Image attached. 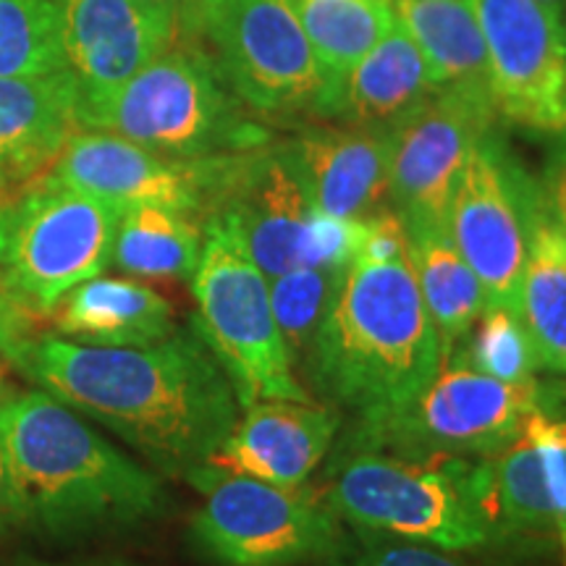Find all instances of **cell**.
<instances>
[{
  "label": "cell",
  "instance_id": "21",
  "mask_svg": "<svg viewBox=\"0 0 566 566\" xmlns=\"http://www.w3.org/2000/svg\"><path fill=\"white\" fill-rule=\"evenodd\" d=\"M478 509L488 535L493 537H546L556 543L554 509L541 454L527 430L499 454L478 459L472 467Z\"/></svg>",
  "mask_w": 566,
  "mask_h": 566
},
{
  "label": "cell",
  "instance_id": "39",
  "mask_svg": "<svg viewBox=\"0 0 566 566\" xmlns=\"http://www.w3.org/2000/svg\"><path fill=\"white\" fill-rule=\"evenodd\" d=\"M13 394H17V388H13L11 380L6 378V359H3V363H0V407H3Z\"/></svg>",
  "mask_w": 566,
  "mask_h": 566
},
{
  "label": "cell",
  "instance_id": "17",
  "mask_svg": "<svg viewBox=\"0 0 566 566\" xmlns=\"http://www.w3.org/2000/svg\"><path fill=\"white\" fill-rule=\"evenodd\" d=\"M338 415L315 401H260L244 409L205 467L273 485H304L328 454Z\"/></svg>",
  "mask_w": 566,
  "mask_h": 566
},
{
  "label": "cell",
  "instance_id": "13",
  "mask_svg": "<svg viewBox=\"0 0 566 566\" xmlns=\"http://www.w3.org/2000/svg\"><path fill=\"white\" fill-rule=\"evenodd\" d=\"M488 51L495 116L566 139V30L537 0H470Z\"/></svg>",
  "mask_w": 566,
  "mask_h": 566
},
{
  "label": "cell",
  "instance_id": "1",
  "mask_svg": "<svg viewBox=\"0 0 566 566\" xmlns=\"http://www.w3.org/2000/svg\"><path fill=\"white\" fill-rule=\"evenodd\" d=\"M3 359L171 475L187 478L205 467L242 409L195 325L147 346L21 334L6 346Z\"/></svg>",
  "mask_w": 566,
  "mask_h": 566
},
{
  "label": "cell",
  "instance_id": "19",
  "mask_svg": "<svg viewBox=\"0 0 566 566\" xmlns=\"http://www.w3.org/2000/svg\"><path fill=\"white\" fill-rule=\"evenodd\" d=\"M80 126V87L69 69L0 76V174L27 181L51 168Z\"/></svg>",
  "mask_w": 566,
  "mask_h": 566
},
{
  "label": "cell",
  "instance_id": "24",
  "mask_svg": "<svg viewBox=\"0 0 566 566\" xmlns=\"http://www.w3.org/2000/svg\"><path fill=\"white\" fill-rule=\"evenodd\" d=\"M409 263L441 342V359L457 349L485 313L488 296L475 271L451 242L449 229L415 226L409 229Z\"/></svg>",
  "mask_w": 566,
  "mask_h": 566
},
{
  "label": "cell",
  "instance_id": "31",
  "mask_svg": "<svg viewBox=\"0 0 566 566\" xmlns=\"http://www.w3.org/2000/svg\"><path fill=\"white\" fill-rule=\"evenodd\" d=\"M525 430L535 441L543 472H546L551 509H554L556 546L562 554V564L566 566V409L551 407L543 399V405L530 412Z\"/></svg>",
  "mask_w": 566,
  "mask_h": 566
},
{
  "label": "cell",
  "instance_id": "8",
  "mask_svg": "<svg viewBox=\"0 0 566 566\" xmlns=\"http://www.w3.org/2000/svg\"><path fill=\"white\" fill-rule=\"evenodd\" d=\"M205 493L192 516L195 546L221 566H294L338 548V514L325 493L200 467Z\"/></svg>",
  "mask_w": 566,
  "mask_h": 566
},
{
  "label": "cell",
  "instance_id": "12",
  "mask_svg": "<svg viewBox=\"0 0 566 566\" xmlns=\"http://www.w3.org/2000/svg\"><path fill=\"white\" fill-rule=\"evenodd\" d=\"M493 97L485 84H443L388 126V200L407 229H446L451 195L467 158L493 129Z\"/></svg>",
  "mask_w": 566,
  "mask_h": 566
},
{
  "label": "cell",
  "instance_id": "28",
  "mask_svg": "<svg viewBox=\"0 0 566 566\" xmlns=\"http://www.w3.org/2000/svg\"><path fill=\"white\" fill-rule=\"evenodd\" d=\"M66 69L61 0H0V76Z\"/></svg>",
  "mask_w": 566,
  "mask_h": 566
},
{
  "label": "cell",
  "instance_id": "29",
  "mask_svg": "<svg viewBox=\"0 0 566 566\" xmlns=\"http://www.w3.org/2000/svg\"><path fill=\"white\" fill-rule=\"evenodd\" d=\"M470 342L462 354L451 352L449 357L470 365L472 370L491 375L504 384H537V365L533 342L525 325L509 307H485L478 323L470 328Z\"/></svg>",
  "mask_w": 566,
  "mask_h": 566
},
{
  "label": "cell",
  "instance_id": "37",
  "mask_svg": "<svg viewBox=\"0 0 566 566\" xmlns=\"http://www.w3.org/2000/svg\"><path fill=\"white\" fill-rule=\"evenodd\" d=\"M9 237H11V208L0 205V263H3L6 250H9Z\"/></svg>",
  "mask_w": 566,
  "mask_h": 566
},
{
  "label": "cell",
  "instance_id": "42",
  "mask_svg": "<svg viewBox=\"0 0 566 566\" xmlns=\"http://www.w3.org/2000/svg\"><path fill=\"white\" fill-rule=\"evenodd\" d=\"M537 3L546 6V9H548L551 13H556V17H562V11H564V3H566V0H537Z\"/></svg>",
  "mask_w": 566,
  "mask_h": 566
},
{
  "label": "cell",
  "instance_id": "40",
  "mask_svg": "<svg viewBox=\"0 0 566 566\" xmlns=\"http://www.w3.org/2000/svg\"><path fill=\"white\" fill-rule=\"evenodd\" d=\"M21 566H129L124 562H76V564H48V562H24Z\"/></svg>",
  "mask_w": 566,
  "mask_h": 566
},
{
  "label": "cell",
  "instance_id": "3",
  "mask_svg": "<svg viewBox=\"0 0 566 566\" xmlns=\"http://www.w3.org/2000/svg\"><path fill=\"white\" fill-rule=\"evenodd\" d=\"M317 391L375 424L405 409L441 367V342L412 263L354 260L304 357Z\"/></svg>",
  "mask_w": 566,
  "mask_h": 566
},
{
  "label": "cell",
  "instance_id": "14",
  "mask_svg": "<svg viewBox=\"0 0 566 566\" xmlns=\"http://www.w3.org/2000/svg\"><path fill=\"white\" fill-rule=\"evenodd\" d=\"M233 155L202 160L168 158L118 134L76 129L48 171V179L118 208L166 205L205 218L216 210Z\"/></svg>",
  "mask_w": 566,
  "mask_h": 566
},
{
  "label": "cell",
  "instance_id": "16",
  "mask_svg": "<svg viewBox=\"0 0 566 566\" xmlns=\"http://www.w3.org/2000/svg\"><path fill=\"white\" fill-rule=\"evenodd\" d=\"M63 61L80 87V113L122 90L179 42L174 6L155 0H61Z\"/></svg>",
  "mask_w": 566,
  "mask_h": 566
},
{
  "label": "cell",
  "instance_id": "27",
  "mask_svg": "<svg viewBox=\"0 0 566 566\" xmlns=\"http://www.w3.org/2000/svg\"><path fill=\"white\" fill-rule=\"evenodd\" d=\"M296 17L338 95L352 69L394 30V0H294Z\"/></svg>",
  "mask_w": 566,
  "mask_h": 566
},
{
  "label": "cell",
  "instance_id": "15",
  "mask_svg": "<svg viewBox=\"0 0 566 566\" xmlns=\"http://www.w3.org/2000/svg\"><path fill=\"white\" fill-rule=\"evenodd\" d=\"M210 216L239 239L268 279L310 268L307 242L317 208L296 171L289 142H268L233 155L229 181Z\"/></svg>",
  "mask_w": 566,
  "mask_h": 566
},
{
  "label": "cell",
  "instance_id": "23",
  "mask_svg": "<svg viewBox=\"0 0 566 566\" xmlns=\"http://www.w3.org/2000/svg\"><path fill=\"white\" fill-rule=\"evenodd\" d=\"M514 313L533 342L537 365L566 375V237L546 189L533 212Z\"/></svg>",
  "mask_w": 566,
  "mask_h": 566
},
{
  "label": "cell",
  "instance_id": "4",
  "mask_svg": "<svg viewBox=\"0 0 566 566\" xmlns=\"http://www.w3.org/2000/svg\"><path fill=\"white\" fill-rule=\"evenodd\" d=\"M80 126L184 160L250 153L271 142L268 126L195 40H179L122 90L84 108Z\"/></svg>",
  "mask_w": 566,
  "mask_h": 566
},
{
  "label": "cell",
  "instance_id": "5",
  "mask_svg": "<svg viewBox=\"0 0 566 566\" xmlns=\"http://www.w3.org/2000/svg\"><path fill=\"white\" fill-rule=\"evenodd\" d=\"M179 40L200 42L258 116L336 118V92L294 0H208L181 19Z\"/></svg>",
  "mask_w": 566,
  "mask_h": 566
},
{
  "label": "cell",
  "instance_id": "35",
  "mask_svg": "<svg viewBox=\"0 0 566 566\" xmlns=\"http://www.w3.org/2000/svg\"><path fill=\"white\" fill-rule=\"evenodd\" d=\"M17 525V506H13L9 457H6L3 436H0V527Z\"/></svg>",
  "mask_w": 566,
  "mask_h": 566
},
{
  "label": "cell",
  "instance_id": "18",
  "mask_svg": "<svg viewBox=\"0 0 566 566\" xmlns=\"http://www.w3.org/2000/svg\"><path fill=\"white\" fill-rule=\"evenodd\" d=\"M317 210L363 221L388 200L391 137L380 126H307L289 139Z\"/></svg>",
  "mask_w": 566,
  "mask_h": 566
},
{
  "label": "cell",
  "instance_id": "44",
  "mask_svg": "<svg viewBox=\"0 0 566 566\" xmlns=\"http://www.w3.org/2000/svg\"><path fill=\"white\" fill-rule=\"evenodd\" d=\"M3 181H6V179H3V174H0V184H3Z\"/></svg>",
  "mask_w": 566,
  "mask_h": 566
},
{
  "label": "cell",
  "instance_id": "32",
  "mask_svg": "<svg viewBox=\"0 0 566 566\" xmlns=\"http://www.w3.org/2000/svg\"><path fill=\"white\" fill-rule=\"evenodd\" d=\"M357 260H365V263L409 260V229L399 210L384 205V208L365 218L363 244H359Z\"/></svg>",
  "mask_w": 566,
  "mask_h": 566
},
{
  "label": "cell",
  "instance_id": "34",
  "mask_svg": "<svg viewBox=\"0 0 566 566\" xmlns=\"http://www.w3.org/2000/svg\"><path fill=\"white\" fill-rule=\"evenodd\" d=\"M543 189H546L556 221L562 226L566 237V139H562V145H558V150L548 163L546 184H543Z\"/></svg>",
  "mask_w": 566,
  "mask_h": 566
},
{
  "label": "cell",
  "instance_id": "10",
  "mask_svg": "<svg viewBox=\"0 0 566 566\" xmlns=\"http://www.w3.org/2000/svg\"><path fill=\"white\" fill-rule=\"evenodd\" d=\"M124 208L45 179L11 210L3 283L27 315H51L111 265Z\"/></svg>",
  "mask_w": 566,
  "mask_h": 566
},
{
  "label": "cell",
  "instance_id": "7",
  "mask_svg": "<svg viewBox=\"0 0 566 566\" xmlns=\"http://www.w3.org/2000/svg\"><path fill=\"white\" fill-rule=\"evenodd\" d=\"M202 233L192 273L195 328L223 365L239 407L313 401L294 375V357L275 323L268 275L218 218H205Z\"/></svg>",
  "mask_w": 566,
  "mask_h": 566
},
{
  "label": "cell",
  "instance_id": "38",
  "mask_svg": "<svg viewBox=\"0 0 566 566\" xmlns=\"http://www.w3.org/2000/svg\"><path fill=\"white\" fill-rule=\"evenodd\" d=\"M155 3H166V6H174L176 11H179V24L184 17H189V13L200 9L202 3H208V0H155Z\"/></svg>",
  "mask_w": 566,
  "mask_h": 566
},
{
  "label": "cell",
  "instance_id": "26",
  "mask_svg": "<svg viewBox=\"0 0 566 566\" xmlns=\"http://www.w3.org/2000/svg\"><path fill=\"white\" fill-rule=\"evenodd\" d=\"M202 239V221L192 212L129 205L118 221L111 263L139 279H192Z\"/></svg>",
  "mask_w": 566,
  "mask_h": 566
},
{
  "label": "cell",
  "instance_id": "41",
  "mask_svg": "<svg viewBox=\"0 0 566 566\" xmlns=\"http://www.w3.org/2000/svg\"><path fill=\"white\" fill-rule=\"evenodd\" d=\"M21 336L19 331H11V328H0V359H3V349L9 346L13 338Z\"/></svg>",
  "mask_w": 566,
  "mask_h": 566
},
{
  "label": "cell",
  "instance_id": "43",
  "mask_svg": "<svg viewBox=\"0 0 566 566\" xmlns=\"http://www.w3.org/2000/svg\"><path fill=\"white\" fill-rule=\"evenodd\" d=\"M562 19H564V30H566V3H564V11H562Z\"/></svg>",
  "mask_w": 566,
  "mask_h": 566
},
{
  "label": "cell",
  "instance_id": "33",
  "mask_svg": "<svg viewBox=\"0 0 566 566\" xmlns=\"http://www.w3.org/2000/svg\"><path fill=\"white\" fill-rule=\"evenodd\" d=\"M331 566H464L422 543H373L357 551H334Z\"/></svg>",
  "mask_w": 566,
  "mask_h": 566
},
{
  "label": "cell",
  "instance_id": "22",
  "mask_svg": "<svg viewBox=\"0 0 566 566\" xmlns=\"http://www.w3.org/2000/svg\"><path fill=\"white\" fill-rule=\"evenodd\" d=\"M436 90L428 61L401 21L346 76L336 118L388 129Z\"/></svg>",
  "mask_w": 566,
  "mask_h": 566
},
{
  "label": "cell",
  "instance_id": "11",
  "mask_svg": "<svg viewBox=\"0 0 566 566\" xmlns=\"http://www.w3.org/2000/svg\"><path fill=\"white\" fill-rule=\"evenodd\" d=\"M543 184L530 176L493 129L467 158L451 195L446 229L475 271L488 307L516 310L530 226Z\"/></svg>",
  "mask_w": 566,
  "mask_h": 566
},
{
  "label": "cell",
  "instance_id": "6",
  "mask_svg": "<svg viewBox=\"0 0 566 566\" xmlns=\"http://www.w3.org/2000/svg\"><path fill=\"white\" fill-rule=\"evenodd\" d=\"M475 462L462 457L412 459L354 449L325 499L349 525L441 551L491 543L478 509Z\"/></svg>",
  "mask_w": 566,
  "mask_h": 566
},
{
  "label": "cell",
  "instance_id": "25",
  "mask_svg": "<svg viewBox=\"0 0 566 566\" xmlns=\"http://www.w3.org/2000/svg\"><path fill=\"white\" fill-rule=\"evenodd\" d=\"M394 9L428 61L436 87H491L485 38L470 0H394Z\"/></svg>",
  "mask_w": 566,
  "mask_h": 566
},
{
  "label": "cell",
  "instance_id": "2",
  "mask_svg": "<svg viewBox=\"0 0 566 566\" xmlns=\"http://www.w3.org/2000/svg\"><path fill=\"white\" fill-rule=\"evenodd\" d=\"M17 525L51 535L134 525L158 512L160 480L48 391H17L0 407Z\"/></svg>",
  "mask_w": 566,
  "mask_h": 566
},
{
  "label": "cell",
  "instance_id": "20",
  "mask_svg": "<svg viewBox=\"0 0 566 566\" xmlns=\"http://www.w3.org/2000/svg\"><path fill=\"white\" fill-rule=\"evenodd\" d=\"M51 317L55 336L92 346H147L176 331L166 296L147 283L103 275L71 289Z\"/></svg>",
  "mask_w": 566,
  "mask_h": 566
},
{
  "label": "cell",
  "instance_id": "9",
  "mask_svg": "<svg viewBox=\"0 0 566 566\" xmlns=\"http://www.w3.org/2000/svg\"><path fill=\"white\" fill-rule=\"evenodd\" d=\"M541 405L537 384H504L454 357H443L430 384L405 409L357 428L352 446H394L401 457L412 459H483L516 441L530 412Z\"/></svg>",
  "mask_w": 566,
  "mask_h": 566
},
{
  "label": "cell",
  "instance_id": "30",
  "mask_svg": "<svg viewBox=\"0 0 566 566\" xmlns=\"http://www.w3.org/2000/svg\"><path fill=\"white\" fill-rule=\"evenodd\" d=\"M342 273L325 271V268H296V271L268 279L275 323L294 359H304L313 349Z\"/></svg>",
  "mask_w": 566,
  "mask_h": 566
},
{
  "label": "cell",
  "instance_id": "36",
  "mask_svg": "<svg viewBox=\"0 0 566 566\" xmlns=\"http://www.w3.org/2000/svg\"><path fill=\"white\" fill-rule=\"evenodd\" d=\"M27 321H30V315L19 307L9 289H6L3 275H0V328H11L24 334Z\"/></svg>",
  "mask_w": 566,
  "mask_h": 566
}]
</instances>
